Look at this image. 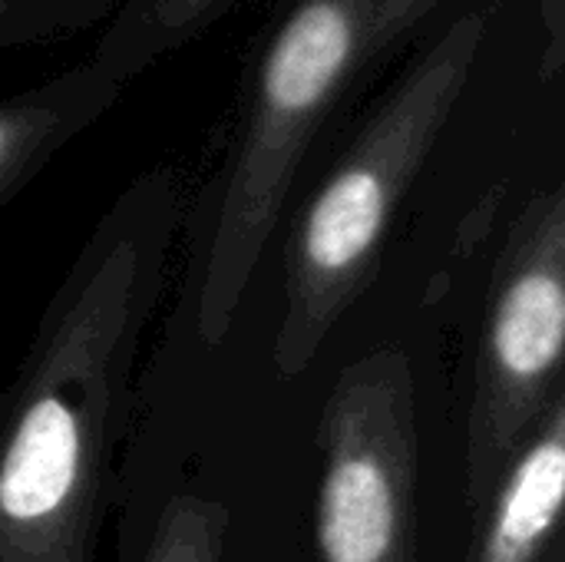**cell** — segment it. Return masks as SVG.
Returning a JSON list of instances; mask_svg holds the SVG:
<instances>
[{
    "instance_id": "obj_9",
    "label": "cell",
    "mask_w": 565,
    "mask_h": 562,
    "mask_svg": "<svg viewBox=\"0 0 565 562\" xmlns=\"http://www.w3.org/2000/svg\"><path fill=\"white\" fill-rule=\"evenodd\" d=\"M228 507L199 494H175L152 530L142 562H222Z\"/></svg>"
},
{
    "instance_id": "obj_8",
    "label": "cell",
    "mask_w": 565,
    "mask_h": 562,
    "mask_svg": "<svg viewBox=\"0 0 565 562\" xmlns=\"http://www.w3.org/2000/svg\"><path fill=\"white\" fill-rule=\"evenodd\" d=\"M235 3L238 0H122L96 43L93 63L126 83L192 43Z\"/></svg>"
},
{
    "instance_id": "obj_11",
    "label": "cell",
    "mask_w": 565,
    "mask_h": 562,
    "mask_svg": "<svg viewBox=\"0 0 565 562\" xmlns=\"http://www.w3.org/2000/svg\"><path fill=\"white\" fill-rule=\"evenodd\" d=\"M543 20V53H540V79L550 83L565 73V0H540Z\"/></svg>"
},
{
    "instance_id": "obj_3",
    "label": "cell",
    "mask_w": 565,
    "mask_h": 562,
    "mask_svg": "<svg viewBox=\"0 0 565 562\" xmlns=\"http://www.w3.org/2000/svg\"><path fill=\"white\" fill-rule=\"evenodd\" d=\"M377 10L381 0H295L265 43L202 262L195 331L205 348L228 338L315 136L377 56Z\"/></svg>"
},
{
    "instance_id": "obj_7",
    "label": "cell",
    "mask_w": 565,
    "mask_h": 562,
    "mask_svg": "<svg viewBox=\"0 0 565 562\" xmlns=\"http://www.w3.org/2000/svg\"><path fill=\"white\" fill-rule=\"evenodd\" d=\"M122 79L93 60L53 76L0 106V202H13L76 132L96 123L119 96Z\"/></svg>"
},
{
    "instance_id": "obj_6",
    "label": "cell",
    "mask_w": 565,
    "mask_h": 562,
    "mask_svg": "<svg viewBox=\"0 0 565 562\" xmlns=\"http://www.w3.org/2000/svg\"><path fill=\"white\" fill-rule=\"evenodd\" d=\"M467 562H565V384L473 517Z\"/></svg>"
},
{
    "instance_id": "obj_5",
    "label": "cell",
    "mask_w": 565,
    "mask_h": 562,
    "mask_svg": "<svg viewBox=\"0 0 565 562\" xmlns=\"http://www.w3.org/2000/svg\"><path fill=\"white\" fill-rule=\"evenodd\" d=\"M318 447V562H417L420 444L404 348H374L338 371Z\"/></svg>"
},
{
    "instance_id": "obj_4",
    "label": "cell",
    "mask_w": 565,
    "mask_h": 562,
    "mask_svg": "<svg viewBox=\"0 0 565 562\" xmlns=\"http://www.w3.org/2000/svg\"><path fill=\"white\" fill-rule=\"evenodd\" d=\"M565 384V176L533 195L493 265L467 417V507L483 513Z\"/></svg>"
},
{
    "instance_id": "obj_2",
    "label": "cell",
    "mask_w": 565,
    "mask_h": 562,
    "mask_svg": "<svg viewBox=\"0 0 565 562\" xmlns=\"http://www.w3.org/2000/svg\"><path fill=\"white\" fill-rule=\"evenodd\" d=\"M490 13L454 20L384 93L311 195L285 248L278 378H298L334 325L374 285L401 202L447 129L483 50Z\"/></svg>"
},
{
    "instance_id": "obj_10",
    "label": "cell",
    "mask_w": 565,
    "mask_h": 562,
    "mask_svg": "<svg viewBox=\"0 0 565 562\" xmlns=\"http://www.w3.org/2000/svg\"><path fill=\"white\" fill-rule=\"evenodd\" d=\"M444 0H381L377 10V33H374V50L391 53L424 17H430Z\"/></svg>"
},
{
    "instance_id": "obj_1",
    "label": "cell",
    "mask_w": 565,
    "mask_h": 562,
    "mask_svg": "<svg viewBox=\"0 0 565 562\" xmlns=\"http://www.w3.org/2000/svg\"><path fill=\"white\" fill-rule=\"evenodd\" d=\"M175 212L172 172H146L53 291L7 397L0 562H93L113 437L162 298Z\"/></svg>"
}]
</instances>
